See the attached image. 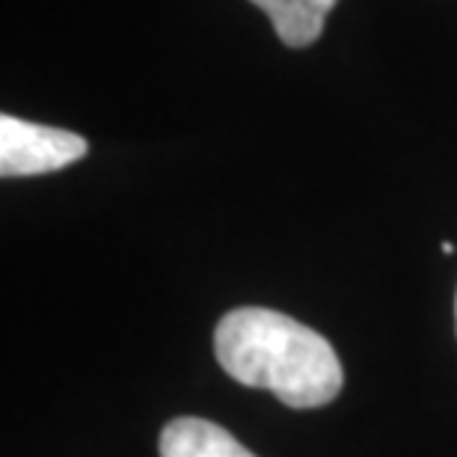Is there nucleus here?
<instances>
[{
  "instance_id": "nucleus-4",
  "label": "nucleus",
  "mask_w": 457,
  "mask_h": 457,
  "mask_svg": "<svg viewBox=\"0 0 457 457\" xmlns=\"http://www.w3.org/2000/svg\"><path fill=\"white\" fill-rule=\"evenodd\" d=\"M270 18L273 30L288 48H309L324 33L327 15L339 0H250Z\"/></svg>"
},
{
  "instance_id": "nucleus-2",
  "label": "nucleus",
  "mask_w": 457,
  "mask_h": 457,
  "mask_svg": "<svg viewBox=\"0 0 457 457\" xmlns=\"http://www.w3.org/2000/svg\"><path fill=\"white\" fill-rule=\"evenodd\" d=\"M87 152V140L75 131L33 125L9 113L0 116V172L4 176H42L80 161Z\"/></svg>"
},
{
  "instance_id": "nucleus-5",
  "label": "nucleus",
  "mask_w": 457,
  "mask_h": 457,
  "mask_svg": "<svg viewBox=\"0 0 457 457\" xmlns=\"http://www.w3.org/2000/svg\"><path fill=\"white\" fill-rule=\"evenodd\" d=\"M443 253H445V255H452V253H454V244H452V241H445V244H443Z\"/></svg>"
},
{
  "instance_id": "nucleus-1",
  "label": "nucleus",
  "mask_w": 457,
  "mask_h": 457,
  "mask_svg": "<svg viewBox=\"0 0 457 457\" xmlns=\"http://www.w3.org/2000/svg\"><path fill=\"white\" fill-rule=\"evenodd\" d=\"M220 369L244 386L268 389L282 404L306 410L339 395L345 374L333 345L273 309H232L214 333Z\"/></svg>"
},
{
  "instance_id": "nucleus-3",
  "label": "nucleus",
  "mask_w": 457,
  "mask_h": 457,
  "mask_svg": "<svg viewBox=\"0 0 457 457\" xmlns=\"http://www.w3.org/2000/svg\"><path fill=\"white\" fill-rule=\"evenodd\" d=\"M161 457H255L226 428L185 416L161 431Z\"/></svg>"
},
{
  "instance_id": "nucleus-6",
  "label": "nucleus",
  "mask_w": 457,
  "mask_h": 457,
  "mask_svg": "<svg viewBox=\"0 0 457 457\" xmlns=\"http://www.w3.org/2000/svg\"><path fill=\"white\" fill-rule=\"evenodd\" d=\"M454 312H457V300H454Z\"/></svg>"
}]
</instances>
